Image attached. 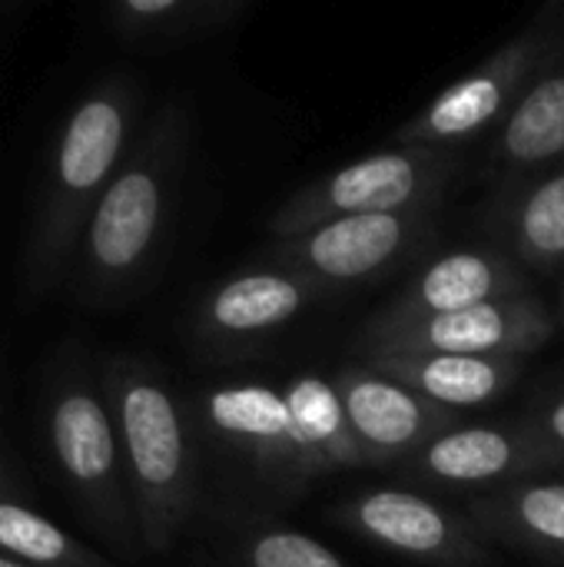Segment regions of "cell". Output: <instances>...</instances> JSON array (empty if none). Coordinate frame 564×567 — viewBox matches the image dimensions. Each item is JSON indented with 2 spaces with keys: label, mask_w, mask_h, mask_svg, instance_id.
I'll return each instance as SVG.
<instances>
[{
  "label": "cell",
  "mask_w": 564,
  "mask_h": 567,
  "mask_svg": "<svg viewBox=\"0 0 564 567\" xmlns=\"http://www.w3.org/2000/svg\"><path fill=\"white\" fill-rule=\"evenodd\" d=\"M552 50L555 37L545 27L525 30L522 37L509 40L482 66L455 80L422 113H416L396 133L399 146L445 150L479 136L502 113H512V106L529 90V80L552 60Z\"/></svg>",
  "instance_id": "5"
},
{
  "label": "cell",
  "mask_w": 564,
  "mask_h": 567,
  "mask_svg": "<svg viewBox=\"0 0 564 567\" xmlns=\"http://www.w3.org/2000/svg\"><path fill=\"white\" fill-rule=\"evenodd\" d=\"M123 13L140 30L196 37L229 27L236 17L246 13V3L243 0H126Z\"/></svg>",
  "instance_id": "19"
},
{
  "label": "cell",
  "mask_w": 564,
  "mask_h": 567,
  "mask_svg": "<svg viewBox=\"0 0 564 567\" xmlns=\"http://www.w3.org/2000/svg\"><path fill=\"white\" fill-rule=\"evenodd\" d=\"M53 445L60 465L83 485H106L116 465V439L96 399L73 392L53 412Z\"/></svg>",
  "instance_id": "16"
},
{
  "label": "cell",
  "mask_w": 564,
  "mask_h": 567,
  "mask_svg": "<svg viewBox=\"0 0 564 567\" xmlns=\"http://www.w3.org/2000/svg\"><path fill=\"white\" fill-rule=\"evenodd\" d=\"M329 379L366 465H406L429 442L459 425L452 409L422 399L402 382L376 372L369 362L342 365Z\"/></svg>",
  "instance_id": "8"
},
{
  "label": "cell",
  "mask_w": 564,
  "mask_h": 567,
  "mask_svg": "<svg viewBox=\"0 0 564 567\" xmlns=\"http://www.w3.org/2000/svg\"><path fill=\"white\" fill-rule=\"evenodd\" d=\"M120 425L143 502L146 538L163 548L173 528L183 522L193 492L183 412L160 382L133 375L120 392Z\"/></svg>",
  "instance_id": "3"
},
{
  "label": "cell",
  "mask_w": 564,
  "mask_h": 567,
  "mask_svg": "<svg viewBox=\"0 0 564 567\" xmlns=\"http://www.w3.org/2000/svg\"><path fill=\"white\" fill-rule=\"evenodd\" d=\"M505 229L515 256L535 269L564 262V166L522 193L505 213Z\"/></svg>",
  "instance_id": "18"
},
{
  "label": "cell",
  "mask_w": 564,
  "mask_h": 567,
  "mask_svg": "<svg viewBox=\"0 0 564 567\" xmlns=\"http://www.w3.org/2000/svg\"><path fill=\"white\" fill-rule=\"evenodd\" d=\"M369 365L452 412L495 402L522 375V359L449 352H376Z\"/></svg>",
  "instance_id": "12"
},
{
  "label": "cell",
  "mask_w": 564,
  "mask_h": 567,
  "mask_svg": "<svg viewBox=\"0 0 564 567\" xmlns=\"http://www.w3.org/2000/svg\"><path fill=\"white\" fill-rule=\"evenodd\" d=\"M0 548L37 565H57L70 555L66 535L20 505H0Z\"/></svg>",
  "instance_id": "21"
},
{
  "label": "cell",
  "mask_w": 564,
  "mask_h": 567,
  "mask_svg": "<svg viewBox=\"0 0 564 567\" xmlns=\"http://www.w3.org/2000/svg\"><path fill=\"white\" fill-rule=\"evenodd\" d=\"M449 173L452 159L445 150L396 146L369 153L293 193L276 209L269 233L276 239H293L336 219L439 206Z\"/></svg>",
  "instance_id": "2"
},
{
  "label": "cell",
  "mask_w": 564,
  "mask_h": 567,
  "mask_svg": "<svg viewBox=\"0 0 564 567\" xmlns=\"http://www.w3.org/2000/svg\"><path fill=\"white\" fill-rule=\"evenodd\" d=\"M525 292H529V282H525L522 266H515V259L492 252V249H462V252H449V256L435 259L429 269H422L369 322L406 326V322L452 316V312H465V309L525 296Z\"/></svg>",
  "instance_id": "10"
},
{
  "label": "cell",
  "mask_w": 564,
  "mask_h": 567,
  "mask_svg": "<svg viewBox=\"0 0 564 567\" xmlns=\"http://www.w3.org/2000/svg\"><path fill=\"white\" fill-rule=\"evenodd\" d=\"M529 439L542 449V455L548 458V465L562 462L564 458V395L539 405L529 419L519 422Z\"/></svg>",
  "instance_id": "22"
},
{
  "label": "cell",
  "mask_w": 564,
  "mask_h": 567,
  "mask_svg": "<svg viewBox=\"0 0 564 567\" xmlns=\"http://www.w3.org/2000/svg\"><path fill=\"white\" fill-rule=\"evenodd\" d=\"M539 468H548V458L519 422L469 429L455 425L406 462V475L432 488H499L522 482Z\"/></svg>",
  "instance_id": "9"
},
{
  "label": "cell",
  "mask_w": 564,
  "mask_h": 567,
  "mask_svg": "<svg viewBox=\"0 0 564 567\" xmlns=\"http://www.w3.org/2000/svg\"><path fill=\"white\" fill-rule=\"evenodd\" d=\"M0 567H23V565H17V561H7V558H0Z\"/></svg>",
  "instance_id": "23"
},
{
  "label": "cell",
  "mask_w": 564,
  "mask_h": 567,
  "mask_svg": "<svg viewBox=\"0 0 564 567\" xmlns=\"http://www.w3.org/2000/svg\"><path fill=\"white\" fill-rule=\"evenodd\" d=\"M236 567H352L332 548L309 538L306 532L283 525H256L243 532L236 545Z\"/></svg>",
  "instance_id": "20"
},
{
  "label": "cell",
  "mask_w": 564,
  "mask_h": 567,
  "mask_svg": "<svg viewBox=\"0 0 564 567\" xmlns=\"http://www.w3.org/2000/svg\"><path fill=\"white\" fill-rule=\"evenodd\" d=\"M475 528L522 555L564 565V482H509L465 508Z\"/></svg>",
  "instance_id": "13"
},
{
  "label": "cell",
  "mask_w": 564,
  "mask_h": 567,
  "mask_svg": "<svg viewBox=\"0 0 564 567\" xmlns=\"http://www.w3.org/2000/svg\"><path fill=\"white\" fill-rule=\"evenodd\" d=\"M123 110L113 100H90L76 110L60 146V179L63 186L86 193L103 183L123 146Z\"/></svg>",
  "instance_id": "17"
},
{
  "label": "cell",
  "mask_w": 564,
  "mask_h": 567,
  "mask_svg": "<svg viewBox=\"0 0 564 567\" xmlns=\"http://www.w3.org/2000/svg\"><path fill=\"white\" fill-rule=\"evenodd\" d=\"M562 316H564V302H562Z\"/></svg>",
  "instance_id": "24"
},
{
  "label": "cell",
  "mask_w": 564,
  "mask_h": 567,
  "mask_svg": "<svg viewBox=\"0 0 564 567\" xmlns=\"http://www.w3.org/2000/svg\"><path fill=\"white\" fill-rule=\"evenodd\" d=\"M336 518L362 542L429 567H485L489 538L465 512H452L406 488H372L346 505Z\"/></svg>",
  "instance_id": "6"
},
{
  "label": "cell",
  "mask_w": 564,
  "mask_h": 567,
  "mask_svg": "<svg viewBox=\"0 0 564 567\" xmlns=\"http://www.w3.org/2000/svg\"><path fill=\"white\" fill-rule=\"evenodd\" d=\"M203 422L269 488L299 492L316 478L366 465L329 375L306 372L283 385L243 382L209 389Z\"/></svg>",
  "instance_id": "1"
},
{
  "label": "cell",
  "mask_w": 564,
  "mask_h": 567,
  "mask_svg": "<svg viewBox=\"0 0 564 567\" xmlns=\"http://www.w3.org/2000/svg\"><path fill=\"white\" fill-rule=\"evenodd\" d=\"M432 216L435 206L336 219L302 236L276 239L273 266L302 276L316 292L359 286L409 256L432 229Z\"/></svg>",
  "instance_id": "4"
},
{
  "label": "cell",
  "mask_w": 564,
  "mask_h": 567,
  "mask_svg": "<svg viewBox=\"0 0 564 567\" xmlns=\"http://www.w3.org/2000/svg\"><path fill=\"white\" fill-rule=\"evenodd\" d=\"M163 223V173L156 163L130 166L103 193L93 226L90 252L106 272L136 269L156 243Z\"/></svg>",
  "instance_id": "14"
},
{
  "label": "cell",
  "mask_w": 564,
  "mask_h": 567,
  "mask_svg": "<svg viewBox=\"0 0 564 567\" xmlns=\"http://www.w3.org/2000/svg\"><path fill=\"white\" fill-rule=\"evenodd\" d=\"M555 336V319L532 292L485 302L465 312L435 316L406 326H376L362 332L369 355L376 352H449V355H492L522 359L539 352Z\"/></svg>",
  "instance_id": "7"
},
{
  "label": "cell",
  "mask_w": 564,
  "mask_h": 567,
  "mask_svg": "<svg viewBox=\"0 0 564 567\" xmlns=\"http://www.w3.org/2000/svg\"><path fill=\"white\" fill-rule=\"evenodd\" d=\"M319 292L283 266L239 272L209 292L199 326L219 346H249L289 326Z\"/></svg>",
  "instance_id": "11"
},
{
  "label": "cell",
  "mask_w": 564,
  "mask_h": 567,
  "mask_svg": "<svg viewBox=\"0 0 564 567\" xmlns=\"http://www.w3.org/2000/svg\"><path fill=\"white\" fill-rule=\"evenodd\" d=\"M564 156V73L532 83L505 116L495 140V163L532 169Z\"/></svg>",
  "instance_id": "15"
}]
</instances>
